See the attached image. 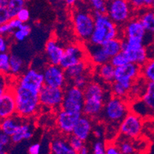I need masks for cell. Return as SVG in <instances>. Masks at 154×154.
<instances>
[{
    "label": "cell",
    "mask_w": 154,
    "mask_h": 154,
    "mask_svg": "<svg viewBox=\"0 0 154 154\" xmlns=\"http://www.w3.org/2000/svg\"><path fill=\"white\" fill-rule=\"evenodd\" d=\"M85 101L82 114L99 121L105 102L111 96L108 85L99 81H91L84 89Z\"/></svg>",
    "instance_id": "6da1fadb"
},
{
    "label": "cell",
    "mask_w": 154,
    "mask_h": 154,
    "mask_svg": "<svg viewBox=\"0 0 154 154\" xmlns=\"http://www.w3.org/2000/svg\"><path fill=\"white\" fill-rule=\"evenodd\" d=\"M16 103V115L24 120H30L41 109L38 93L22 88L16 83L12 85Z\"/></svg>",
    "instance_id": "7a4b0ae2"
},
{
    "label": "cell",
    "mask_w": 154,
    "mask_h": 154,
    "mask_svg": "<svg viewBox=\"0 0 154 154\" xmlns=\"http://www.w3.org/2000/svg\"><path fill=\"white\" fill-rule=\"evenodd\" d=\"M94 18V29L88 42L97 46H103L110 40L120 38L121 30L113 23L107 14L93 12Z\"/></svg>",
    "instance_id": "3957f363"
},
{
    "label": "cell",
    "mask_w": 154,
    "mask_h": 154,
    "mask_svg": "<svg viewBox=\"0 0 154 154\" xmlns=\"http://www.w3.org/2000/svg\"><path fill=\"white\" fill-rule=\"evenodd\" d=\"M131 111L127 100L110 96L105 102L99 121L108 127L119 128L120 123Z\"/></svg>",
    "instance_id": "277c9868"
},
{
    "label": "cell",
    "mask_w": 154,
    "mask_h": 154,
    "mask_svg": "<svg viewBox=\"0 0 154 154\" xmlns=\"http://www.w3.org/2000/svg\"><path fill=\"white\" fill-rule=\"evenodd\" d=\"M73 29L81 42L87 43L90 40L94 29L93 12L87 8H77L72 13Z\"/></svg>",
    "instance_id": "5b68a950"
},
{
    "label": "cell",
    "mask_w": 154,
    "mask_h": 154,
    "mask_svg": "<svg viewBox=\"0 0 154 154\" xmlns=\"http://www.w3.org/2000/svg\"><path fill=\"white\" fill-rule=\"evenodd\" d=\"M133 11L134 9L129 1L113 0L107 2V15L119 28H122L132 19Z\"/></svg>",
    "instance_id": "8992f818"
},
{
    "label": "cell",
    "mask_w": 154,
    "mask_h": 154,
    "mask_svg": "<svg viewBox=\"0 0 154 154\" xmlns=\"http://www.w3.org/2000/svg\"><path fill=\"white\" fill-rule=\"evenodd\" d=\"M143 127V120L133 111L129 113L121 121L118 128V136L128 140L139 138Z\"/></svg>",
    "instance_id": "52a82bcc"
},
{
    "label": "cell",
    "mask_w": 154,
    "mask_h": 154,
    "mask_svg": "<svg viewBox=\"0 0 154 154\" xmlns=\"http://www.w3.org/2000/svg\"><path fill=\"white\" fill-rule=\"evenodd\" d=\"M122 40V51L127 56L129 63L142 67L149 60L143 42L126 39Z\"/></svg>",
    "instance_id": "ba28073f"
},
{
    "label": "cell",
    "mask_w": 154,
    "mask_h": 154,
    "mask_svg": "<svg viewBox=\"0 0 154 154\" xmlns=\"http://www.w3.org/2000/svg\"><path fill=\"white\" fill-rule=\"evenodd\" d=\"M86 49L85 46L78 43H71L64 46V51L59 66L64 71L76 64L86 61Z\"/></svg>",
    "instance_id": "9c48e42d"
},
{
    "label": "cell",
    "mask_w": 154,
    "mask_h": 154,
    "mask_svg": "<svg viewBox=\"0 0 154 154\" xmlns=\"http://www.w3.org/2000/svg\"><path fill=\"white\" fill-rule=\"evenodd\" d=\"M64 90L44 85L39 92V102L41 107L49 110H60L63 103Z\"/></svg>",
    "instance_id": "30bf717a"
},
{
    "label": "cell",
    "mask_w": 154,
    "mask_h": 154,
    "mask_svg": "<svg viewBox=\"0 0 154 154\" xmlns=\"http://www.w3.org/2000/svg\"><path fill=\"white\" fill-rule=\"evenodd\" d=\"M64 96L61 109L82 113L85 101L84 90L68 85L64 88Z\"/></svg>",
    "instance_id": "8fae6325"
},
{
    "label": "cell",
    "mask_w": 154,
    "mask_h": 154,
    "mask_svg": "<svg viewBox=\"0 0 154 154\" xmlns=\"http://www.w3.org/2000/svg\"><path fill=\"white\" fill-rule=\"evenodd\" d=\"M15 83L27 90L39 94L45 85L42 71L35 68H27Z\"/></svg>",
    "instance_id": "7c38bea8"
},
{
    "label": "cell",
    "mask_w": 154,
    "mask_h": 154,
    "mask_svg": "<svg viewBox=\"0 0 154 154\" xmlns=\"http://www.w3.org/2000/svg\"><path fill=\"white\" fill-rule=\"evenodd\" d=\"M141 78V67L133 63L115 68V82L131 91L136 81Z\"/></svg>",
    "instance_id": "4fadbf2b"
},
{
    "label": "cell",
    "mask_w": 154,
    "mask_h": 154,
    "mask_svg": "<svg viewBox=\"0 0 154 154\" xmlns=\"http://www.w3.org/2000/svg\"><path fill=\"white\" fill-rule=\"evenodd\" d=\"M82 116V113L68 111L60 109L56 113V127L64 137L71 135L78 120Z\"/></svg>",
    "instance_id": "5bb4252c"
},
{
    "label": "cell",
    "mask_w": 154,
    "mask_h": 154,
    "mask_svg": "<svg viewBox=\"0 0 154 154\" xmlns=\"http://www.w3.org/2000/svg\"><path fill=\"white\" fill-rule=\"evenodd\" d=\"M45 86L64 89L68 86V80L64 70L59 65L48 64L42 71Z\"/></svg>",
    "instance_id": "9a60e30c"
},
{
    "label": "cell",
    "mask_w": 154,
    "mask_h": 154,
    "mask_svg": "<svg viewBox=\"0 0 154 154\" xmlns=\"http://www.w3.org/2000/svg\"><path fill=\"white\" fill-rule=\"evenodd\" d=\"M121 34L123 35L122 39L143 42L146 31L138 18H132L123 26Z\"/></svg>",
    "instance_id": "2e32d148"
},
{
    "label": "cell",
    "mask_w": 154,
    "mask_h": 154,
    "mask_svg": "<svg viewBox=\"0 0 154 154\" xmlns=\"http://www.w3.org/2000/svg\"><path fill=\"white\" fill-rule=\"evenodd\" d=\"M16 115V103L12 86L0 98V121Z\"/></svg>",
    "instance_id": "e0dca14e"
},
{
    "label": "cell",
    "mask_w": 154,
    "mask_h": 154,
    "mask_svg": "<svg viewBox=\"0 0 154 154\" xmlns=\"http://www.w3.org/2000/svg\"><path fill=\"white\" fill-rule=\"evenodd\" d=\"M64 46L54 38L48 39L45 45V52L48 62L52 65H59L63 57Z\"/></svg>",
    "instance_id": "ac0fdd59"
},
{
    "label": "cell",
    "mask_w": 154,
    "mask_h": 154,
    "mask_svg": "<svg viewBox=\"0 0 154 154\" xmlns=\"http://www.w3.org/2000/svg\"><path fill=\"white\" fill-rule=\"evenodd\" d=\"M94 124L95 123L93 120L82 114L75 126L72 135L85 143L92 134Z\"/></svg>",
    "instance_id": "d6986e66"
},
{
    "label": "cell",
    "mask_w": 154,
    "mask_h": 154,
    "mask_svg": "<svg viewBox=\"0 0 154 154\" xmlns=\"http://www.w3.org/2000/svg\"><path fill=\"white\" fill-rule=\"evenodd\" d=\"M85 47L88 58L93 65L98 67L110 62V58L103 51L102 46L93 45L89 43H85Z\"/></svg>",
    "instance_id": "ffe728a7"
},
{
    "label": "cell",
    "mask_w": 154,
    "mask_h": 154,
    "mask_svg": "<svg viewBox=\"0 0 154 154\" xmlns=\"http://www.w3.org/2000/svg\"><path fill=\"white\" fill-rule=\"evenodd\" d=\"M34 125L29 120H23L16 132L11 137V142L17 144L23 140H30L34 134Z\"/></svg>",
    "instance_id": "44dd1931"
},
{
    "label": "cell",
    "mask_w": 154,
    "mask_h": 154,
    "mask_svg": "<svg viewBox=\"0 0 154 154\" xmlns=\"http://www.w3.org/2000/svg\"><path fill=\"white\" fill-rule=\"evenodd\" d=\"M50 154H78V152L71 148L64 136H57L50 143Z\"/></svg>",
    "instance_id": "7402d4cb"
},
{
    "label": "cell",
    "mask_w": 154,
    "mask_h": 154,
    "mask_svg": "<svg viewBox=\"0 0 154 154\" xmlns=\"http://www.w3.org/2000/svg\"><path fill=\"white\" fill-rule=\"evenodd\" d=\"M95 73L99 82L104 85L110 86L115 82V68L110 62L96 67Z\"/></svg>",
    "instance_id": "603a6c76"
},
{
    "label": "cell",
    "mask_w": 154,
    "mask_h": 154,
    "mask_svg": "<svg viewBox=\"0 0 154 154\" xmlns=\"http://www.w3.org/2000/svg\"><path fill=\"white\" fill-rule=\"evenodd\" d=\"M23 120L17 115L4 119L0 121V131L11 137L16 132Z\"/></svg>",
    "instance_id": "cb8c5ba5"
},
{
    "label": "cell",
    "mask_w": 154,
    "mask_h": 154,
    "mask_svg": "<svg viewBox=\"0 0 154 154\" xmlns=\"http://www.w3.org/2000/svg\"><path fill=\"white\" fill-rule=\"evenodd\" d=\"M140 100L145 105L149 114L154 115V83L146 82L145 89Z\"/></svg>",
    "instance_id": "d4e9b609"
},
{
    "label": "cell",
    "mask_w": 154,
    "mask_h": 154,
    "mask_svg": "<svg viewBox=\"0 0 154 154\" xmlns=\"http://www.w3.org/2000/svg\"><path fill=\"white\" fill-rule=\"evenodd\" d=\"M26 68L25 60L16 54H10V75L19 78L22 75Z\"/></svg>",
    "instance_id": "484cf974"
},
{
    "label": "cell",
    "mask_w": 154,
    "mask_h": 154,
    "mask_svg": "<svg viewBox=\"0 0 154 154\" xmlns=\"http://www.w3.org/2000/svg\"><path fill=\"white\" fill-rule=\"evenodd\" d=\"M88 69H89V62L88 61V60H86V61H82L75 66L65 70L64 72H65V75H66L67 80H68V82L73 80L74 78L89 72Z\"/></svg>",
    "instance_id": "4316f807"
},
{
    "label": "cell",
    "mask_w": 154,
    "mask_h": 154,
    "mask_svg": "<svg viewBox=\"0 0 154 154\" xmlns=\"http://www.w3.org/2000/svg\"><path fill=\"white\" fill-rule=\"evenodd\" d=\"M122 38H117L109 41L108 42L103 45L102 48L107 55L111 58L122 51Z\"/></svg>",
    "instance_id": "83f0119b"
},
{
    "label": "cell",
    "mask_w": 154,
    "mask_h": 154,
    "mask_svg": "<svg viewBox=\"0 0 154 154\" xmlns=\"http://www.w3.org/2000/svg\"><path fill=\"white\" fill-rule=\"evenodd\" d=\"M138 19L143 26L146 32L154 34V12L150 9H147L142 12Z\"/></svg>",
    "instance_id": "f1b7e54d"
},
{
    "label": "cell",
    "mask_w": 154,
    "mask_h": 154,
    "mask_svg": "<svg viewBox=\"0 0 154 154\" xmlns=\"http://www.w3.org/2000/svg\"><path fill=\"white\" fill-rule=\"evenodd\" d=\"M113 142L123 154H135V146L131 140L118 136Z\"/></svg>",
    "instance_id": "f546056e"
},
{
    "label": "cell",
    "mask_w": 154,
    "mask_h": 154,
    "mask_svg": "<svg viewBox=\"0 0 154 154\" xmlns=\"http://www.w3.org/2000/svg\"><path fill=\"white\" fill-rule=\"evenodd\" d=\"M141 78L146 82L154 83V58L148 60L141 67Z\"/></svg>",
    "instance_id": "4dcf8cb0"
},
{
    "label": "cell",
    "mask_w": 154,
    "mask_h": 154,
    "mask_svg": "<svg viewBox=\"0 0 154 154\" xmlns=\"http://www.w3.org/2000/svg\"><path fill=\"white\" fill-rule=\"evenodd\" d=\"M26 7V1L24 0H9L6 9L10 19H15L18 13Z\"/></svg>",
    "instance_id": "1f68e13d"
},
{
    "label": "cell",
    "mask_w": 154,
    "mask_h": 154,
    "mask_svg": "<svg viewBox=\"0 0 154 154\" xmlns=\"http://www.w3.org/2000/svg\"><path fill=\"white\" fill-rule=\"evenodd\" d=\"M22 25V22L18 20L16 18L10 19L7 23L0 26V35L6 36L8 35H12Z\"/></svg>",
    "instance_id": "d6a6232c"
},
{
    "label": "cell",
    "mask_w": 154,
    "mask_h": 154,
    "mask_svg": "<svg viewBox=\"0 0 154 154\" xmlns=\"http://www.w3.org/2000/svg\"><path fill=\"white\" fill-rule=\"evenodd\" d=\"M109 89H110L111 96L124 99V100H127V97H129V94H130V91L127 90V88H124L122 85L116 82H114L109 86Z\"/></svg>",
    "instance_id": "836d02e7"
},
{
    "label": "cell",
    "mask_w": 154,
    "mask_h": 154,
    "mask_svg": "<svg viewBox=\"0 0 154 154\" xmlns=\"http://www.w3.org/2000/svg\"><path fill=\"white\" fill-rule=\"evenodd\" d=\"M32 27L29 24H22V26L12 34V38L15 42H23L31 34Z\"/></svg>",
    "instance_id": "e575fe53"
},
{
    "label": "cell",
    "mask_w": 154,
    "mask_h": 154,
    "mask_svg": "<svg viewBox=\"0 0 154 154\" xmlns=\"http://www.w3.org/2000/svg\"><path fill=\"white\" fill-rule=\"evenodd\" d=\"M0 75H10V54L0 53Z\"/></svg>",
    "instance_id": "d590c367"
},
{
    "label": "cell",
    "mask_w": 154,
    "mask_h": 154,
    "mask_svg": "<svg viewBox=\"0 0 154 154\" xmlns=\"http://www.w3.org/2000/svg\"><path fill=\"white\" fill-rule=\"evenodd\" d=\"M90 82V75H89V72H88L85 74V75L77 77V78H74L73 80L68 82V85H71V86H74L75 88H78L79 89L84 90Z\"/></svg>",
    "instance_id": "8d00e7d4"
},
{
    "label": "cell",
    "mask_w": 154,
    "mask_h": 154,
    "mask_svg": "<svg viewBox=\"0 0 154 154\" xmlns=\"http://www.w3.org/2000/svg\"><path fill=\"white\" fill-rule=\"evenodd\" d=\"M89 8L92 12L107 14V2L103 0H91L88 2Z\"/></svg>",
    "instance_id": "74e56055"
},
{
    "label": "cell",
    "mask_w": 154,
    "mask_h": 154,
    "mask_svg": "<svg viewBox=\"0 0 154 154\" xmlns=\"http://www.w3.org/2000/svg\"><path fill=\"white\" fill-rule=\"evenodd\" d=\"M110 63L114 68H117L128 64L129 61L127 59L126 54L123 51H121L119 54H117V55L113 56V58H110Z\"/></svg>",
    "instance_id": "f35d334b"
},
{
    "label": "cell",
    "mask_w": 154,
    "mask_h": 154,
    "mask_svg": "<svg viewBox=\"0 0 154 154\" xmlns=\"http://www.w3.org/2000/svg\"><path fill=\"white\" fill-rule=\"evenodd\" d=\"M11 143V137L0 131V154H8Z\"/></svg>",
    "instance_id": "ab89813d"
},
{
    "label": "cell",
    "mask_w": 154,
    "mask_h": 154,
    "mask_svg": "<svg viewBox=\"0 0 154 154\" xmlns=\"http://www.w3.org/2000/svg\"><path fill=\"white\" fill-rule=\"evenodd\" d=\"M66 137L67 140H68V143L70 144L71 148L75 149L76 152H79L80 151L82 150V148L85 146V143L84 142V141L81 140L80 139H78V137H75V136L72 135V134Z\"/></svg>",
    "instance_id": "60d3db41"
},
{
    "label": "cell",
    "mask_w": 154,
    "mask_h": 154,
    "mask_svg": "<svg viewBox=\"0 0 154 154\" xmlns=\"http://www.w3.org/2000/svg\"><path fill=\"white\" fill-rule=\"evenodd\" d=\"M107 143L104 140H95L92 145L91 154H106Z\"/></svg>",
    "instance_id": "b9f144b4"
},
{
    "label": "cell",
    "mask_w": 154,
    "mask_h": 154,
    "mask_svg": "<svg viewBox=\"0 0 154 154\" xmlns=\"http://www.w3.org/2000/svg\"><path fill=\"white\" fill-rule=\"evenodd\" d=\"M106 134V128L103 127V124H95L94 126L91 135L97 140H103Z\"/></svg>",
    "instance_id": "7bdbcfd3"
},
{
    "label": "cell",
    "mask_w": 154,
    "mask_h": 154,
    "mask_svg": "<svg viewBox=\"0 0 154 154\" xmlns=\"http://www.w3.org/2000/svg\"><path fill=\"white\" fill-rule=\"evenodd\" d=\"M16 19L19 21H20L22 24H27L30 19V12H29V9L25 7L20 12L18 13Z\"/></svg>",
    "instance_id": "ee69618b"
},
{
    "label": "cell",
    "mask_w": 154,
    "mask_h": 154,
    "mask_svg": "<svg viewBox=\"0 0 154 154\" xmlns=\"http://www.w3.org/2000/svg\"><path fill=\"white\" fill-rule=\"evenodd\" d=\"M10 19H11L9 17L8 10H7L6 8L0 6V26L7 23Z\"/></svg>",
    "instance_id": "f6af8a7d"
},
{
    "label": "cell",
    "mask_w": 154,
    "mask_h": 154,
    "mask_svg": "<svg viewBox=\"0 0 154 154\" xmlns=\"http://www.w3.org/2000/svg\"><path fill=\"white\" fill-rule=\"evenodd\" d=\"M106 154H123L118 149L113 141H110L107 143V148H106Z\"/></svg>",
    "instance_id": "bcb514c9"
},
{
    "label": "cell",
    "mask_w": 154,
    "mask_h": 154,
    "mask_svg": "<svg viewBox=\"0 0 154 154\" xmlns=\"http://www.w3.org/2000/svg\"><path fill=\"white\" fill-rule=\"evenodd\" d=\"M9 48V43L6 36L0 35V53L8 52Z\"/></svg>",
    "instance_id": "7dc6e473"
},
{
    "label": "cell",
    "mask_w": 154,
    "mask_h": 154,
    "mask_svg": "<svg viewBox=\"0 0 154 154\" xmlns=\"http://www.w3.org/2000/svg\"><path fill=\"white\" fill-rule=\"evenodd\" d=\"M134 10H140L146 8L145 0H133L129 1Z\"/></svg>",
    "instance_id": "c3c4849f"
},
{
    "label": "cell",
    "mask_w": 154,
    "mask_h": 154,
    "mask_svg": "<svg viewBox=\"0 0 154 154\" xmlns=\"http://www.w3.org/2000/svg\"><path fill=\"white\" fill-rule=\"evenodd\" d=\"M9 87V86L8 85V84L6 82V78H5V77L2 75V76L0 77V98L5 93V91H6Z\"/></svg>",
    "instance_id": "681fc988"
},
{
    "label": "cell",
    "mask_w": 154,
    "mask_h": 154,
    "mask_svg": "<svg viewBox=\"0 0 154 154\" xmlns=\"http://www.w3.org/2000/svg\"><path fill=\"white\" fill-rule=\"evenodd\" d=\"M41 151V144L39 143H34L29 146L28 152L29 154H40Z\"/></svg>",
    "instance_id": "f907efd6"
},
{
    "label": "cell",
    "mask_w": 154,
    "mask_h": 154,
    "mask_svg": "<svg viewBox=\"0 0 154 154\" xmlns=\"http://www.w3.org/2000/svg\"><path fill=\"white\" fill-rule=\"evenodd\" d=\"M78 154H91V152H90V149H89V148L86 145L84 146L83 148L82 149V150L80 151L79 152H78Z\"/></svg>",
    "instance_id": "816d5d0a"
},
{
    "label": "cell",
    "mask_w": 154,
    "mask_h": 154,
    "mask_svg": "<svg viewBox=\"0 0 154 154\" xmlns=\"http://www.w3.org/2000/svg\"><path fill=\"white\" fill-rule=\"evenodd\" d=\"M65 3H66V5H68V6L72 7L74 6V5H76L77 1H75V0H66V1H65Z\"/></svg>",
    "instance_id": "f5cc1de1"
},
{
    "label": "cell",
    "mask_w": 154,
    "mask_h": 154,
    "mask_svg": "<svg viewBox=\"0 0 154 154\" xmlns=\"http://www.w3.org/2000/svg\"><path fill=\"white\" fill-rule=\"evenodd\" d=\"M8 4H9V0H0V6L6 8Z\"/></svg>",
    "instance_id": "db71d44e"
},
{
    "label": "cell",
    "mask_w": 154,
    "mask_h": 154,
    "mask_svg": "<svg viewBox=\"0 0 154 154\" xmlns=\"http://www.w3.org/2000/svg\"><path fill=\"white\" fill-rule=\"evenodd\" d=\"M150 9H152V10L154 12V0H152V5H151Z\"/></svg>",
    "instance_id": "11a10c76"
},
{
    "label": "cell",
    "mask_w": 154,
    "mask_h": 154,
    "mask_svg": "<svg viewBox=\"0 0 154 154\" xmlns=\"http://www.w3.org/2000/svg\"><path fill=\"white\" fill-rule=\"evenodd\" d=\"M1 76H2V75H0V77H1Z\"/></svg>",
    "instance_id": "9f6ffc18"
}]
</instances>
